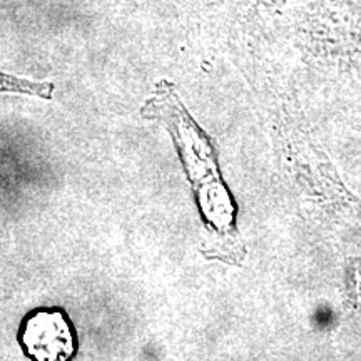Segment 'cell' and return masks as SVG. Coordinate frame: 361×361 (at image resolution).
Wrapping results in <instances>:
<instances>
[{"label": "cell", "mask_w": 361, "mask_h": 361, "mask_svg": "<svg viewBox=\"0 0 361 361\" xmlns=\"http://www.w3.org/2000/svg\"><path fill=\"white\" fill-rule=\"evenodd\" d=\"M141 112L146 119L164 126L173 137L207 228L219 234L233 233L236 206L221 176L216 149L209 135L189 114L174 85L166 80L157 84Z\"/></svg>", "instance_id": "obj_1"}, {"label": "cell", "mask_w": 361, "mask_h": 361, "mask_svg": "<svg viewBox=\"0 0 361 361\" xmlns=\"http://www.w3.org/2000/svg\"><path fill=\"white\" fill-rule=\"evenodd\" d=\"M300 51L322 69L361 75V0H314L291 17Z\"/></svg>", "instance_id": "obj_2"}, {"label": "cell", "mask_w": 361, "mask_h": 361, "mask_svg": "<svg viewBox=\"0 0 361 361\" xmlns=\"http://www.w3.org/2000/svg\"><path fill=\"white\" fill-rule=\"evenodd\" d=\"M19 340L32 361H71L78 351V338L62 310H35L27 314Z\"/></svg>", "instance_id": "obj_3"}, {"label": "cell", "mask_w": 361, "mask_h": 361, "mask_svg": "<svg viewBox=\"0 0 361 361\" xmlns=\"http://www.w3.org/2000/svg\"><path fill=\"white\" fill-rule=\"evenodd\" d=\"M0 92H19L29 94V96H37L42 99H51L54 92V84L34 82V80L20 79L16 78V75L0 72Z\"/></svg>", "instance_id": "obj_4"}]
</instances>
